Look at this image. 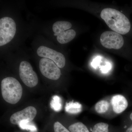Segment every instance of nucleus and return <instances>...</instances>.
Listing matches in <instances>:
<instances>
[{
  "mask_svg": "<svg viewBox=\"0 0 132 132\" xmlns=\"http://www.w3.org/2000/svg\"><path fill=\"white\" fill-rule=\"evenodd\" d=\"M72 26L69 22L57 21L50 27L48 34L57 44L64 45L73 40L76 36V32L72 29Z\"/></svg>",
  "mask_w": 132,
  "mask_h": 132,
  "instance_id": "nucleus-2",
  "label": "nucleus"
},
{
  "mask_svg": "<svg viewBox=\"0 0 132 132\" xmlns=\"http://www.w3.org/2000/svg\"><path fill=\"white\" fill-rule=\"evenodd\" d=\"M65 110L71 114L79 113L81 111V105L78 102H69L66 104Z\"/></svg>",
  "mask_w": 132,
  "mask_h": 132,
  "instance_id": "nucleus-11",
  "label": "nucleus"
},
{
  "mask_svg": "<svg viewBox=\"0 0 132 132\" xmlns=\"http://www.w3.org/2000/svg\"><path fill=\"white\" fill-rule=\"evenodd\" d=\"M30 123L31 122L28 121L23 120L21 121L19 125L21 129L29 130L33 132L36 131V128L34 125Z\"/></svg>",
  "mask_w": 132,
  "mask_h": 132,
  "instance_id": "nucleus-14",
  "label": "nucleus"
},
{
  "mask_svg": "<svg viewBox=\"0 0 132 132\" xmlns=\"http://www.w3.org/2000/svg\"><path fill=\"white\" fill-rule=\"evenodd\" d=\"M51 107L56 111H59L62 108L61 98L59 96L55 95L53 97L51 102Z\"/></svg>",
  "mask_w": 132,
  "mask_h": 132,
  "instance_id": "nucleus-16",
  "label": "nucleus"
},
{
  "mask_svg": "<svg viewBox=\"0 0 132 132\" xmlns=\"http://www.w3.org/2000/svg\"><path fill=\"white\" fill-rule=\"evenodd\" d=\"M101 58L100 57H97L92 62V65L94 68H97L100 64V62Z\"/></svg>",
  "mask_w": 132,
  "mask_h": 132,
  "instance_id": "nucleus-19",
  "label": "nucleus"
},
{
  "mask_svg": "<svg viewBox=\"0 0 132 132\" xmlns=\"http://www.w3.org/2000/svg\"><path fill=\"white\" fill-rule=\"evenodd\" d=\"M126 132H132V126L128 128Z\"/></svg>",
  "mask_w": 132,
  "mask_h": 132,
  "instance_id": "nucleus-20",
  "label": "nucleus"
},
{
  "mask_svg": "<svg viewBox=\"0 0 132 132\" xmlns=\"http://www.w3.org/2000/svg\"><path fill=\"white\" fill-rule=\"evenodd\" d=\"M35 51L38 57L46 58L53 61L60 68H63L65 66V57L57 48L51 47L48 45L42 44L37 46Z\"/></svg>",
  "mask_w": 132,
  "mask_h": 132,
  "instance_id": "nucleus-5",
  "label": "nucleus"
},
{
  "mask_svg": "<svg viewBox=\"0 0 132 132\" xmlns=\"http://www.w3.org/2000/svg\"><path fill=\"white\" fill-rule=\"evenodd\" d=\"M18 32V25L13 16L6 15L0 19V46L1 49L13 42Z\"/></svg>",
  "mask_w": 132,
  "mask_h": 132,
  "instance_id": "nucleus-3",
  "label": "nucleus"
},
{
  "mask_svg": "<svg viewBox=\"0 0 132 132\" xmlns=\"http://www.w3.org/2000/svg\"><path fill=\"white\" fill-rule=\"evenodd\" d=\"M54 132H71L59 121L54 123Z\"/></svg>",
  "mask_w": 132,
  "mask_h": 132,
  "instance_id": "nucleus-17",
  "label": "nucleus"
},
{
  "mask_svg": "<svg viewBox=\"0 0 132 132\" xmlns=\"http://www.w3.org/2000/svg\"><path fill=\"white\" fill-rule=\"evenodd\" d=\"M100 42L105 48L118 50L123 47L124 40L120 34L114 31H107L101 35Z\"/></svg>",
  "mask_w": 132,
  "mask_h": 132,
  "instance_id": "nucleus-8",
  "label": "nucleus"
},
{
  "mask_svg": "<svg viewBox=\"0 0 132 132\" xmlns=\"http://www.w3.org/2000/svg\"><path fill=\"white\" fill-rule=\"evenodd\" d=\"M71 132H90L87 127L81 122H77L69 126Z\"/></svg>",
  "mask_w": 132,
  "mask_h": 132,
  "instance_id": "nucleus-12",
  "label": "nucleus"
},
{
  "mask_svg": "<svg viewBox=\"0 0 132 132\" xmlns=\"http://www.w3.org/2000/svg\"><path fill=\"white\" fill-rule=\"evenodd\" d=\"M130 119H131V120L132 121V113L131 114H130Z\"/></svg>",
  "mask_w": 132,
  "mask_h": 132,
  "instance_id": "nucleus-21",
  "label": "nucleus"
},
{
  "mask_svg": "<svg viewBox=\"0 0 132 132\" xmlns=\"http://www.w3.org/2000/svg\"><path fill=\"white\" fill-rule=\"evenodd\" d=\"M108 127L107 123H98L95 125L92 132H108Z\"/></svg>",
  "mask_w": 132,
  "mask_h": 132,
  "instance_id": "nucleus-15",
  "label": "nucleus"
},
{
  "mask_svg": "<svg viewBox=\"0 0 132 132\" xmlns=\"http://www.w3.org/2000/svg\"><path fill=\"white\" fill-rule=\"evenodd\" d=\"M111 68V65L109 63H107L105 65L103 66L101 68V70L102 72L105 73L108 72Z\"/></svg>",
  "mask_w": 132,
  "mask_h": 132,
  "instance_id": "nucleus-18",
  "label": "nucleus"
},
{
  "mask_svg": "<svg viewBox=\"0 0 132 132\" xmlns=\"http://www.w3.org/2000/svg\"><path fill=\"white\" fill-rule=\"evenodd\" d=\"M39 68L42 75L49 79L57 80L60 78V69L54 62L49 59L40 58L39 61Z\"/></svg>",
  "mask_w": 132,
  "mask_h": 132,
  "instance_id": "nucleus-7",
  "label": "nucleus"
},
{
  "mask_svg": "<svg viewBox=\"0 0 132 132\" xmlns=\"http://www.w3.org/2000/svg\"><path fill=\"white\" fill-rule=\"evenodd\" d=\"M2 94L5 101L12 104L19 101L22 94V88L19 81L15 78L8 77L2 80Z\"/></svg>",
  "mask_w": 132,
  "mask_h": 132,
  "instance_id": "nucleus-4",
  "label": "nucleus"
},
{
  "mask_svg": "<svg viewBox=\"0 0 132 132\" xmlns=\"http://www.w3.org/2000/svg\"><path fill=\"white\" fill-rule=\"evenodd\" d=\"M111 103L114 112L118 114L125 111L128 105L127 99L121 95H117L112 97Z\"/></svg>",
  "mask_w": 132,
  "mask_h": 132,
  "instance_id": "nucleus-10",
  "label": "nucleus"
},
{
  "mask_svg": "<svg viewBox=\"0 0 132 132\" xmlns=\"http://www.w3.org/2000/svg\"><path fill=\"white\" fill-rule=\"evenodd\" d=\"M19 76L26 86L29 87L36 86L39 80L37 74L33 70L31 64L26 60H22L19 64Z\"/></svg>",
  "mask_w": 132,
  "mask_h": 132,
  "instance_id": "nucleus-6",
  "label": "nucleus"
},
{
  "mask_svg": "<svg viewBox=\"0 0 132 132\" xmlns=\"http://www.w3.org/2000/svg\"><path fill=\"white\" fill-rule=\"evenodd\" d=\"M101 16L114 32L125 35L130 31V21L125 15L117 10L110 8L104 9L102 10Z\"/></svg>",
  "mask_w": 132,
  "mask_h": 132,
  "instance_id": "nucleus-1",
  "label": "nucleus"
},
{
  "mask_svg": "<svg viewBox=\"0 0 132 132\" xmlns=\"http://www.w3.org/2000/svg\"><path fill=\"white\" fill-rule=\"evenodd\" d=\"M37 110L33 106H28L22 111L16 112L12 114L10 118L11 123L13 125H19L23 120L31 122L35 118Z\"/></svg>",
  "mask_w": 132,
  "mask_h": 132,
  "instance_id": "nucleus-9",
  "label": "nucleus"
},
{
  "mask_svg": "<svg viewBox=\"0 0 132 132\" xmlns=\"http://www.w3.org/2000/svg\"><path fill=\"white\" fill-rule=\"evenodd\" d=\"M109 106L108 102L105 100H101L98 102L96 104L95 109L98 113H104L108 110Z\"/></svg>",
  "mask_w": 132,
  "mask_h": 132,
  "instance_id": "nucleus-13",
  "label": "nucleus"
}]
</instances>
